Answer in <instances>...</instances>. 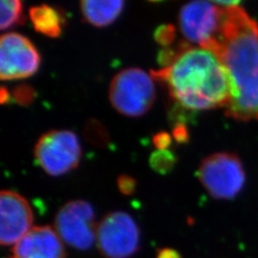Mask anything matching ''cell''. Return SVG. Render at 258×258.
<instances>
[{
  "label": "cell",
  "instance_id": "obj_21",
  "mask_svg": "<svg viewBox=\"0 0 258 258\" xmlns=\"http://www.w3.org/2000/svg\"><path fill=\"white\" fill-rule=\"evenodd\" d=\"M157 258H181V256L174 249H163L159 250Z\"/></svg>",
  "mask_w": 258,
  "mask_h": 258
},
{
  "label": "cell",
  "instance_id": "obj_11",
  "mask_svg": "<svg viewBox=\"0 0 258 258\" xmlns=\"http://www.w3.org/2000/svg\"><path fill=\"white\" fill-rule=\"evenodd\" d=\"M63 242L49 226L31 229L12 249V258H65Z\"/></svg>",
  "mask_w": 258,
  "mask_h": 258
},
{
  "label": "cell",
  "instance_id": "obj_18",
  "mask_svg": "<svg viewBox=\"0 0 258 258\" xmlns=\"http://www.w3.org/2000/svg\"><path fill=\"white\" fill-rule=\"evenodd\" d=\"M118 187L121 194L130 195L135 190L136 181L131 176L120 175L118 179Z\"/></svg>",
  "mask_w": 258,
  "mask_h": 258
},
{
  "label": "cell",
  "instance_id": "obj_17",
  "mask_svg": "<svg viewBox=\"0 0 258 258\" xmlns=\"http://www.w3.org/2000/svg\"><path fill=\"white\" fill-rule=\"evenodd\" d=\"M14 95H15L16 101L19 102V104L26 105V104L31 103V102L33 101L35 92L30 86L22 85V86H19L18 88L15 89Z\"/></svg>",
  "mask_w": 258,
  "mask_h": 258
},
{
  "label": "cell",
  "instance_id": "obj_9",
  "mask_svg": "<svg viewBox=\"0 0 258 258\" xmlns=\"http://www.w3.org/2000/svg\"><path fill=\"white\" fill-rule=\"evenodd\" d=\"M40 55L27 37L8 33L0 38V78L14 81L31 77L39 68Z\"/></svg>",
  "mask_w": 258,
  "mask_h": 258
},
{
  "label": "cell",
  "instance_id": "obj_5",
  "mask_svg": "<svg viewBox=\"0 0 258 258\" xmlns=\"http://www.w3.org/2000/svg\"><path fill=\"white\" fill-rule=\"evenodd\" d=\"M35 158L48 175L60 176L76 168L81 160L80 141L70 130H51L38 139Z\"/></svg>",
  "mask_w": 258,
  "mask_h": 258
},
{
  "label": "cell",
  "instance_id": "obj_10",
  "mask_svg": "<svg viewBox=\"0 0 258 258\" xmlns=\"http://www.w3.org/2000/svg\"><path fill=\"white\" fill-rule=\"evenodd\" d=\"M33 212L27 200L12 190L0 194V242L2 246L16 245L32 229Z\"/></svg>",
  "mask_w": 258,
  "mask_h": 258
},
{
  "label": "cell",
  "instance_id": "obj_16",
  "mask_svg": "<svg viewBox=\"0 0 258 258\" xmlns=\"http://www.w3.org/2000/svg\"><path fill=\"white\" fill-rule=\"evenodd\" d=\"M175 37V27L171 24L161 25L154 32V39L161 46H169L174 41Z\"/></svg>",
  "mask_w": 258,
  "mask_h": 258
},
{
  "label": "cell",
  "instance_id": "obj_20",
  "mask_svg": "<svg viewBox=\"0 0 258 258\" xmlns=\"http://www.w3.org/2000/svg\"><path fill=\"white\" fill-rule=\"evenodd\" d=\"M172 134L176 141L179 143H184L188 140V132L186 127L184 126V123L176 124Z\"/></svg>",
  "mask_w": 258,
  "mask_h": 258
},
{
  "label": "cell",
  "instance_id": "obj_22",
  "mask_svg": "<svg viewBox=\"0 0 258 258\" xmlns=\"http://www.w3.org/2000/svg\"><path fill=\"white\" fill-rule=\"evenodd\" d=\"M8 101H9V92L4 87H2L0 91V102L6 103Z\"/></svg>",
  "mask_w": 258,
  "mask_h": 258
},
{
  "label": "cell",
  "instance_id": "obj_1",
  "mask_svg": "<svg viewBox=\"0 0 258 258\" xmlns=\"http://www.w3.org/2000/svg\"><path fill=\"white\" fill-rule=\"evenodd\" d=\"M223 8L221 32L203 48L218 56L230 77L232 96L227 116L258 120V23L239 5Z\"/></svg>",
  "mask_w": 258,
  "mask_h": 258
},
{
  "label": "cell",
  "instance_id": "obj_12",
  "mask_svg": "<svg viewBox=\"0 0 258 258\" xmlns=\"http://www.w3.org/2000/svg\"><path fill=\"white\" fill-rule=\"evenodd\" d=\"M124 2L120 0H84L81 2V10L84 19L96 27L110 25L120 16Z\"/></svg>",
  "mask_w": 258,
  "mask_h": 258
},
{
  "label": "cell",
  "instance_id": "obj_7",
  "mask_svg": "<svg viewBox=\"0 0 258 258\" xmlns=\"http://www.w3.org/2000/svg\"><path fill=\"white\" fill-rule=\"evenodd\" d=\"M97 229L93 207L84 200L65 204L55 215V231L75 249H90L97 241Z\"/></svg>",
  "mask_w": 258,
  "mask_h": 258
},
{
  "label": "cell",
  "instance_id": "obj_15",
  "mask_svg": "<svg viewBox=\"0 0 258 258\" xmlns=\"http://www.w3.org/2000/svg\"><path fill=\"white\" fill-rule=\"evenodd\" d=\"M149 164L152 169L158 173L167 174L175 166L176 156L167 149H157L156 151L152 152Z\"/></svg>",
  "mask_w": 258,
  "mask_h": 258
},
{
  "label": "cell",
  "instance_id": "obj_14",
  "mask_svg": "<svg viewBox=\"0 0 258 258\" xmlns=\"http://www.w3.org/2000/svg\"><path fill=\"white\" fill-rule=\"evenodd\" d=\"M23 16V6L19 0H2L0 3V29L2 31L19 23Z\"/></svg>",
  "mask_w": 258,
  "mask_h": 258
},
{
  "label": "cell",
  "instance_id": "obj_3",
  "mask_svg": "<svg viewBox=\"0 0 258 258\" xmlns=\"http://www.w3.org/2000/svg\"><path fill=\"white\" fill-rule=\"evenodd\" d=\"M112 106L121 115L140 117L155 100L152 77L140 68H127L116 75L109 87Z\"/></svg>",
  "mask_w": 258,
  "mask_h": 258
},
{
  "label": "cell",
  "instance_id": "obj_13",
  "mask_svg": "<svg viewBox=\"0 0 258 258\" xmlns=\"http://www.w3.org/2000/svg\"><path fill=\"white\" fill-rule=\"evenodd\" d=\"M29 16L37 33L52 38L60 36L63 21L55 8L46 4L34 6L29 10Z\"/></svg>",
  "mask_w": 258,
  "mask_h": 258
},
{
  "label": "cell",
  "instance_id": "obj_2",
  "mask_svg": "<svg viewBox=\"0 0 258 258\" xmlns=\"http://www.w3.org/2000/svg\"><path fill=\"white\" fill-rule=\"evenodd\" d=\"M151 74L164 81L171 97L186 109L227 108L231 102L229 74L218 56L203 47L182 44L172 64Z\"/></svg>",
  "mask_w": 258,
  "mask_h": 258
},
{
  "label": "cell",
  "instance_id": "obj_19",
  "mask_svg": "<svg viewBox=\"0 0 258 258\" xmlns=\"http://www.w3.org/2000/svg\"><path fill=\"white\" fill-rule=\"evenodd\" d=\"M171 143V138L166 132H159L153 137V144L157 149L165 150L169 147Z\"/></svg>",
  "mask_w": 258,
  "mask_h": 258
},
{
  "label": "cell",
  "instance_id": "obj_6",
  "mask_svg": "<svg viewBox=\"0 0 258 258\" xmlns=\"http://www.w3.org/2000/svg\"><path fill=\"white\" fill-rule=\"evenodd\" d=\"M96 242L106 258H128L140 246L138 226L126 212H111L98 225Z\"/></svg>",
  "mask_w": 258,
  "mask_h": 258
},
{
  "label": "cell",
  "instance_id": "obj_4",
  "mask_svg": "<svg viewBox=\"0 0 258 258\" xmlns=\"http://www.w3.org/2000/svg\"><path fill=\"white\" fill-rule=\"evenodd\" d=\"M198 177L207 191L215 199H232L243 188L246 174L239 157L219 152L205 158Z\"/></svg>",
  "mask_w": 258,
  "mask_h": 258
},
{
  "label": "cell",
  "instance_id": "obj_8",
  "mask_svg": "<svg viewBox=\"0 0 258 258\" xmlns=\"http://www.w3.org/2000/svg\"><path fill=\"white\" fill-rule=\"evenodd\" d=\"M224 18L225 8L215 2L191 1L180 11L179 25L188 41L205 47L219 36Z\"/></svg>",
  "mask_w": 258,
  "mask_h": 258
}]
</instances>
